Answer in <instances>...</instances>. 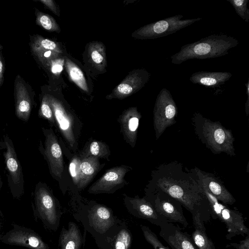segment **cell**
I'll return each instance as SVG.
<instances>
[{
    "instance_id": "1",
    "label": "cell",
    "mask_w": 249,
    "mask_h": 249,
    "mask_svg": "<svg viewBox=\"0 0 249 249\" xmlns=\"http://www.w3.org/2000/svg\"><path fill=\"white\" fill-rule=\"evenodd\" d=\"M149 186L178 201L192 214L210 212L209 204L197 178L177 161L159 165L152 172Z\"/></svg>"
},
{
    "instance_id": "2",
    "label": "cell",
    "mask_w": 249,
    "mask_h": 249,
    "mask_svg": "<svg viewBox=\"0 0 249 249\" xmlns=\"http://www.w3.org/2000/svg\"><path fill=\"white\" fill-rule=\"evenodd\" d=\"M100 249H112V242L123 222L108 207L95 202L80 204L73 213Z\"/></svg>"
},
{
    "instance_id": "3",
    "label": "cell",
    "mask_w": 249,
    "mask_h": 249,
    "mask_svg": "<svg viewBox=\"0 0 249 249\" xmlns=\"http://www.w3.org/2000/svg\"><path fill=\"white\" fill-rule=\"evenodd\" d=\"M239 44L235 37L225 34L211 35L198 41L182 46L171 56V63L179 65L192 59L214 58L226 55Z\"/></svg>"
},
{
    "instance_id": "4",
    "label": "cell",
    "mask_w": 249,
    "mask_h": 249,
    "mask_svg": "<svg viewBox=\"0 0 249 249\" xmlns=\"http://www.w3.org/2000/svg\"><path fill=\"white\" fill-rule=\"evenodd\" d=\"M192 122L198 138L213 153L235 155L234 138L231 130L219 122H213L198 112L194 114Z\"/></svg>"
},
{
    "instance_id": "5",
    "label": "cell",
    "mask_w": 249,
    "mask_h": 249,
    "mask_svg": "<svg viewBox=\"0 0 249 249\" xmlns=\"http://www.w3.org/2000/svg\"><path fill=\"white\" fill-rule=\"evenodd\" d=\"M33 213L48 230L56 231L62 214L61 207L47 185L38 182L36 185L32 202Z\"/></svg>"
},
{
    "instance_id": "6",
    "label": "cell",
    "mask_w": 249,
    "mask_h": 249,
    "mask_svg": "<svg viewBox=\"0 0 249 249\" xmlns=\"http://www.w3.org/2000/svg\"><path fill=\"white\" fill-rule=\"evenodd\" d=\"M201 186L207 199L210 212L213 217L217 218L226 226L228 233L226 238L231 240L236 235L244 236L245 234L249 235V229L244 224L242 213L221 203L204 187Z\"/></svg>"
},
{
    "instance_id": "7",
    "label": "cell",
    "mask_w": 249,
    "mask_h": 249,
    "mask_svg": "<svg viewBox=\"0 0 249 249\" xmlns=\"http://www.w3.org/2000/svg\"><path fill=\"white\" fill-rule=\"evenodd\" d=\"M0 149L3 150L11 194L14 198L19 199L24 193V176L13 142L8 135H4L0 141Z\"/></svg>"
},
{
    "instance_id": "8",
    "label": "cell",
    "mask_w": 249,
    "mask_h": 249,
    "mask_svg": "<svg viewBox=\"0 0 249 249\" xmlns=\"http://www.w3.org/2000/svg\"><path fill=\"white\" fill-rule=\"evenodd\" d=\"M183 17L178 14L146 24L134 31L132 36L140 39H153L175 33L202 19L201 18L182 19Z\"/></svg>"
},
{
    "instance_id": "9",
    "label": "cell",
    "mask_w": 249,
    "mask_h": 249,
    "mask_svg": "<svg viewBox=\"0 0 249 249\" xmlns=\"http://www.w3.org/2000/svg\"><path fill=\"white\" fill-rule=\"evenodd\" d=\"M144 197L168 222L178 223L184 228L188 226L182 205L165 193L148 186Z\"/></svg>"
},
{
    "instance_id": "10",
    "label": "cell",
    "mask_w": 249,
    "mask_h": 249,
    "mask_svg": "<svg viewBox=\"0 0 249 249\" xmlns=\"http://www.w3.org/2000/svg\"><path fill=\"white\" fill-rule=\"evenodd\" d=\"M153 113L155 136L158 140L167 127L176 123L178 108L168 89L163 88L159 93Z\"/></svg>"
},
{
    "instance_id": "11",
    "label": "cell",
    "mask_w": 249,
    "mask_h": 249,
    "mask_svg": "<svg viewBox=\"0 0 249 249\" xmlns=\"http://www.w3.org/2000/svg\"><path fill=\"white\" fill-rule=\"evenodd\" d=\"M45 137L44 145L40 141L38 149L48 164L50 174L55 179L61 177L64 170L62 150L52 128H42Z\"/></svg>"
},
{
    "instance_id": "12",
    "label": "cell",
    "mask_w": 249,
    "mask_h": 249,
    "mask_svg": "<svg viewBox=\"0 0 249 249\" xmlns=\"http://www.w3.org/2000/svg\"><path fill=\"white\" fill-rule=\"evenodd\" d=\"M12 226V229L0 235L2 243L29 249H49L48 244L34 230L16 224Z\"/></svg>"
},
{
    "instance_id": "13",
    "label": "cell",
    "mask_w": 249,
    "mask_h": 249,
    "mask_svg": "<svg viewBox=\"0 0 249 249\" xmlns=\"http://www.w3.org/2000/svg\"><path fill=\"white\" fill-rule=\"evenodd\" d=\"M14 86L15 115L18 119L27 122L35 105V92L19 74L16 76Z\"/></svg>"
},
{
    "instance_id": "14",
    "label": "cell",
    "mask_w": 249,
    "mask_h": 249,
    "mask_svg": "<svg viewBox=\"0 0 249 249\" xmlns=\"http://www.w3.org/2000/svg\"><path fill=\"white\" fill-rule=\"evenodd\" d=\"M124 203L128 212L135 217L146 220L160 227L168 223L167 220L155 211L144 197H125Z\"/></svg>"
},
{
    "instance_id": "15",
    "label": "cell",
    "mask_w": 249,
    "mask_h": 249,
    "mask_svg": "<svg viewBox=\"0 0 249 249\" xmlns=\"http://www.w3.org/2000/svg\"><path fill=\"white\" fill-rule=\"evenodd\" d=\"M189 171L195 175L200 184L219 201L226 205H233L235 203L234 197L214 175L197 167Z\"/></svg>"
},
{
    "instance_id": "16",
    "label": "cell",
    "mask_w": 249,
    "mask_h": 249,
    "mask_svg": "<svg viewBox=\"0 0 249 249\" xmlns=\"http://www.w3.org/2000/svg\"><path fill=\"white\" fill-rule=\"evenodd\" d=\"M150 73L145 69L134 70L112 91L110 98H124L136 92L147 83Z\"/></svg>"
},
{
    "instance_id": "17",
    "label": "cell",
    "mask_w": 249,
    "mask_h": 249,
    "mask_svg": "<svg viewBox=\"0 0 249 249\" xmlns=\"http://www.w3.org/2000/svg\"><path fill=\"white\" fill-rule=\"evenodd\" d=\"M54 119L65 138L71 145L75 142L74 122L72 116L65 109L62 104L54 97L48 94Z\"/></svg>"
},
{
    "instance_id": "18",
    "label": "cell",
    "mask_w": 249,
    "mask_h": 249,
    "mask_svg": "<svg viewBox=\"0 0 249 249\" xmlns=\"http://www.w3.org/2000/svg\"><path fill=\"white\" fill-rule=\"evenodd\" d=\"M127 169L123 166L109 170L91 186L89 192L91 194L112 193L124 181Z\"/></svg>"
},
{
    "instance_id": "19",
    "label": "cell",
    "mask_w": 249,
    "mask_h": 249,
    "mask_svg": "<svg viewBox=\"0 0 249 249\" xmlns=\"http://www.w3.org/2000/svg\"><path fill=\"white\" fill-rule=\"evenodd\" d=\"M160 228V236L173 249H197L187 233L178 225L168 222Z\"/></svg>"
},
{
    "instance_id": "20",
    "label": "cell",
    "mask_w": 249,
    "mask_h": 249,
    "mask_svg": "<svg viewBox=\"0 0 249 249\" xmlns=\"http://www.w3.org/2000/svg\"><path fill=\"white\" fill-rule=\"evenodd\" d=\"M84 238L77 225L70 221L67 229L63 226L58 239L59 249H81Z\"/></svg>"
},
{
    "instance_id": "21",
    "label": "cell",
    "mask_w": 249,
    "mask_h": 249,
    "mask_svg": "<svg viewBox=\"0 0 249 249\" xmlns=\"http://www.w3.org/2000/svg\"><path fill=\"white\" fill-rule=\"evenodd\" d=\"M232 75L229 72L200 71L193 73L189 80L193 84L214 88L225 84Z\"/></svg>"
},
{
    "instance_id": "22",
    "label": "cell",
    "mask_w": 249,
    "mask_h": 249,
    "mask_svg": "<svg viewBox=\"0 0 249 249\" xmlns=\"http://www.w3.org/2000/svg\"><path fill=\"white\" fill-rule=\"evenodd\" d=\"M194 231L192 239L197 249H215L214 244L206 232L204 222L199 212L192 214Z\"/></svg>"
},
{
    "instance_id": "23",
    "label": "cell",
    "mask_w": 249,
    "mask_h": 249,
    "mask_svg": "<svg viewBox=\"0 0 249 249\" xmlns=\"http://www.w3.org/2000/svg\"><path fill=\"white\" fill-rule=\"evenodd\" d=\"M132 235L126 223L123 221L112 242V249H130Z\"/></svg>"
},
{
    "instance_id": "24",
    "label": "cell",
    "mask_w": 249,
    "mask_h": 249,
    "mask_svg": "<svg viewBox=\"0 0 249 249\" xmlns=\"http://www.w3.org/2000/svg\"><path fill=\"white\" fill-rule=\"evenodd\" d=\"M29 45L30 49L51 51L57 53L62 52L56 42L38 34L30 35Z\"/></svg>"
},
{
    "instance_id": "25",
    "label": "cell",
    "mask_w": 249,
    "mask_h": 249,
    "mask_svg": "<svg viewBox=\"0 0 249 249\" xmlns=\"http://www.w3.org/2000/svg\"><path fill=\"white\" fill-rule=\"evenodd\" d=\"M89 53L92 62L99 70H103L106 66V56L104 45L101 42L91 43Z\"/></svg>"
},
{
    "instance_id": "26",
    "label": "cell",
    "mask_w": 249,
    "mask_h": 249,
    "mask_svg": "<svg viewBox=\"0 0 249 249\" xmlns=\"http://www.w3.org/2000/svg\"><path fill=\"white\" fill-rule=\"evenodd\" d=\"M35 14L36 24L37 25L50 32H60L59 26L53 17L39 11L37 8L35 9Z\"/></svg>"
},
{
    "instance_id": "27",
    "label": "cell",
    "mask_w": 249,
    "mask_h": 249,
    "mask_svg": "<svg viewBox=\"0 0 249 249\" xmlns=\"http://www.w3.org/2000/svg\"><path fill=\"white\" fill-rule=\"evenodd\" d=\"M66 66L71 80L82 89L88 92L87 84L81 70L67 58L66 59Z\"/></svg>"
},
{
    "instance_id": "28",
    "label": "cell",
    "mask_w": 249,
    "mask_h": 249,
    "mask_svg": "<svg viewBox=\"0 0 249 249\" xmlns=\"http://www.w3.org/2000/svg\"><path fill=\"white\" fill-rule=\"evenodd\" d=\"M95 162L91 160H84L79 164L80 185L84 186L92 178L97 169Z\"/></svg>"
},
{
    "instance_id": "29",
    "label": "cell",
    "mask_w": 249,
    "mask_h": 249,
    "mask_svg": "<svg viewBox=\"0 0 249 249\" xmlns=\"http://www.w3.org/2000/svg\"><path fill=\"white\" fill-rule=\"evenodd\" d=\"M140 227L145 239L154 249H170L161 243L157 235L148 226L141 225Z\"/></svg>"
},
{
    "instance_id": "30",
    "label": "cell",
    "mask_w": 249,
    "mask_h": 249,
    "mask_svg": "<svg viewBox=\"0 0 249 249\" xmlns=\"http://www.w3.org/2000/svg\"><path fill=\"white\" fill-rule=\"evenodd\" d=\"M38 115L39 117L48 120L51 123H54L53 112L49 102L48 94H43L41 97Z\"/></svg>"
},
{
    "instance_id": "31",
    "label": "cell",
    "mask_w": 249,
    "mask_h": 249,
    "mask_svg": "<svg viewBox=\"0 0 249 249\" xmlns=\"http://www.w3.org/2000/svg\"><path fill=\"white\" fill-rule=\"evenodd\" d=\"M233 6L236 14L246 22H249V9L248 3L249 0H227Z\"/></svg>"
},
{
    "instance_id": "32",
    "label": "cell",
    "mask_w": 249,
    "mask_h": 249,
    "mask_svg": "<svg viewBox=\"0 0 249 249\" xmlns=\"http://www.w3.org/2000/svg\"><path fill=\"white\" fill-rule=\"evenodd\" d=\"M129 119H128V130L131 134L133 139L135 138L136 132L139 126L140 114L136 108H132L129 111Z\"/></svg>"
},
{
    "instance_id": "33",
    "label": "cell",
    "mask_w": 249,
    "mask_h": 249,
    "mask_svg": "<svg viewBox=\"0 0 249 249\" xmlns=\"http://www.w3.org/2000/svg\"><path fill=\"white\" fill-rule=\"evenodd\" d=\"M3 46L0 44V88L2 86L4 80L5 63L2 54Z\"/></svg>"
},
{
    "instance_id": "34",
    "label": "cell",
    "mask_w": 249,
    "mask_h": 249,
    "mask_svg": "<svg viewBox=\"0 0 249 249\" xmlns=\"http://www.w3.org/2000/svg\"><path fill=\"white\" fill-rule=\"evenodd\" d=\"M36 1H38L42 3L48 9L52 11L57 16H59V12L58 10L57 5L53 0H34Z\"/></svg>"
},
{
    "instance_id": "35",
    "label": "cell",
    "mask_w": 249,
    "mask_h": 249,
    "mask_svg": "<svg viewBox=\"0 0 249 249\" xmlns=\"http://www.w3.org/2000/svg\"><path fill=\"white\" fill-rule=\"evenodd\" d=\"M60 62L58 60L54 59L48 70H50L53 74H59L63 70V66Z\"/></svg>"
},
{
    "instance_id": "36",
    "label": "cell",
    "mask_w": 249,
    "mask_h": 249,
    "mask_svg": "<svg viewBox=\"0 0 249 249\" xmlns=\"http://www.w3.org/2000/svg\"><path fill=\"white\" fill-rule=\"evenodd\" d=\"M70 172L74 181L79 180V169H77V164L76 161L73 160L70 164Z\"/></svg>"
},
{
    "instance_id": "37",
    "label": "cell",
    "mask_w": 249,
    "mask_h": 249,
    "mask_svg": "<svg viewBox=\"0 0 249 249\" xmlns=\"http://www.w3.org/2000/svg\"><path fill=\"white\" fill-rule=\"evenodd\" d=\"M249 234L247 235L245 239L240 242L239 244L232 243L230 246L233 247L236 249H249Z\"/></svg>"
},
{
    "instance_id": "38",
    "label": "cell",
    "mask_w": 249,
    "mask_h": 249,
    "mask_svg": "<svg viewBox=\"0 0 249 249\" xmlns=\"http://www.w3.org/2000/svg\"><path fill=\"white\" fill-rule=\"evenodd\" d=\"M100 147L99 143L97 142H93L90 146V151L91 155L98 156L100 154Z\"/></svg>"
},
{
    "instance_id": "39",
    "label": "cell",
    "mask_w": 249,
    "mask_h": 249,
    "mask_svg": "<svg viewBox=\"0 0 249 249\" xmlns=\"http://www.w3.org/2000/svg\"><path fill=\"white\" fill-rule=\"evenodd\" d=\"M2 184H3L2 181V179H1V177L0 176V191L1 190V189L2 188Z\"/></svg>"
},
{
    "instance_id": "40",
    "label": "cell",
    "mask_w": 249,
    "mask_h": 249,
    "mask_svg": "<svg viewBox=\"0 0 249 249\" xmlns=\"http://www.w3.org/2000/svg\"><path fill=\"white\" fill-rule=\"evenodd\" d=\"M0 227H1V225H0Z\"/></svg>"
}]
</instances>
